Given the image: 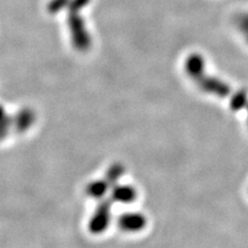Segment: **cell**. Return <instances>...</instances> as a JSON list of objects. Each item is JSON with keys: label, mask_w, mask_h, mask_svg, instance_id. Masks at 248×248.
<instances>
[{"label": "cell", "mask_w": 248, "mask_h": 248, "mask_svg": "<svg viewBox=\"0 0 248 248\" xmlns=\"http://www.w3.org/2000/svg\"><path fill=\"white\" fill-rule=\"evenodd\" d=\"M137 190L135 187L126 184H115L112 186L111 199L121 204H130L137 199Z\"/></svg>", "instance_id": "obj_3"}, {"label": "cell", "mask_w": 248, "mask_h": 248, "mask_svg": "<svg viewBox=\"0 0 248 248\" xmlns=\"http://www.w3.org/2000/svg\"><path fill=\"white\" fill-rule=\"evenodd\" d=\"M124 172H125V169H124L123 165L121 164H114L110 168L107 170V174L105 179L108 181V183L111 186L117 184L118 181L120 180V178L124 175Z\"/></svg>", "instance_id": "obj_5"}, {"label": "cell", "mask_w": 248, "mask_h": 248, "mask_svg": "<svg viewBox=\"0 0 248 248\" xmlns=\"http://www.w3.org/2000/svg\"><path fill=\"white\" fill-rule=\"evenodd\" d=\"M112 219L111 202L108 200H100V203L92 213L88 221V229L92 234H103L108 228Z\"/></svg>", "instance_id": "obj_1"}, {"label": "cell", "mask_w": 248, "mask_h": 248, "mask_svg": "<svg viewBox=\"0 0 248 248\" xmlns=\"http://www.w3.org/2000/svg\"><path fill=\"white\" fill-rule=\"evenodd\" d=\"M111 185L108 183L106 179L102 180H93L88 183L86 186L87 195L95 200H103L104 197L110 190Z\"/></svg>", "instance_id": "obj_4"}, {"label": "cell", "mask_w": 248, "mask_h": 248, "mask_svg": "<svg viewBox=\"0 0 248 248\" xmlns=\"http://www.w3.org/2000/svg\"><path fill=\"white\" fill-rule=\"evenodd\" d=\"M147 224V219L144 214L140 212L123 213L118 219V226L121 231L125 232H139Z\"/></svg>", "instance_id": "obj_2"}]
</instances>
